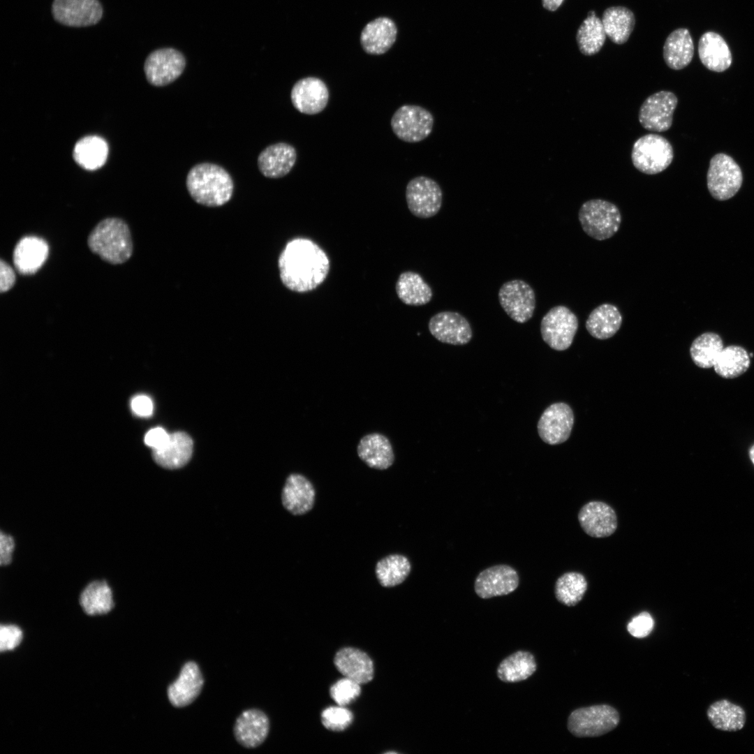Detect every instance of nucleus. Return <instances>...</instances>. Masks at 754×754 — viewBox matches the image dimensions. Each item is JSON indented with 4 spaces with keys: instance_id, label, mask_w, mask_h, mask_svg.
Listing matches in <instances>:
<instances>
[{
    "instance_id": "f704fd0d",
    "label": "nucleus",
    "mask_w": 754,
    "mask_h": 754,
    "mask_svg": "<svg viewBox=\"0 0 754 754\" xmlns=\"http://www.w3.org/2000/svg\"><path fill=\"white\" fill-rule=\"evenodd\" d=\"M602 22L607 36L613 43L622 45L634 29L635 17L633 11L625 6H611L603 11Z\"/></svg>"
},
{
    "instance_id": "58836bf2",
    "label": "nucleus",
    "mask_w": 754,
    "mask_h": 754,
    "mask_svg": "<svg viewBox=\"0 0 754 754\" xmlns=\"http://www.w3.org/2000/svg\"><path fill=\"white\" fill-rule=\"evenodd\" d=\"M606 36L602 20L596 15H587L577 31L576 41L582 54L592 56L601 50Z\"/></svg>"
},
{
    "instance_id": "9d476101",
    "label": "nucleus",
    "mask_w": 754,
    "mask_h": 754,
    "mask_svg": "<svg viewBox=\"0 0 754 754\" xmlns=\"http://www.w3.org/2000/svg\"><path fill=\"white\" fill-rule=\"evenodd\" d=\"M406 200L412 214L417 218L429 219L440 211L443 192L439 184L433 179L418 176L407 184Z\"/></svg>"
},
{
    "instance_id": "f03ea898",
    "label": "nucleus",
    "mask_w": 754,
    "mask_h": 754,
    "mask_svg": "<svg viewBox=\"0 0 754 754\" xmlns=\"http://www.w3.org/2000/svg\"><path fill=\"white\" fill-rule=\"evenodd\" d=\"M186 184L193 200L207 207L225 205L231 199L234 190L233 181L228 171L211 163H201L191 168Z\"/></svg>"
},
{
    "instance_id": "a211bd4d",
    "label": "nucleus",
    "mask_w": 754,
    "mask_h": 754,
    "mask_svg": "<svg viewBox=\"0 0 754 754\" xmlns=\"http://www.w3.org/2000/svg\"><path fill=\"white\" fill-rule=\"evenodd\" d=\"M577 518L581 528L592 538L609 537L618 527V517L614 508L600 501L585 503L580 508Z\"/></svg>"
},
{
    "instance_id": "de8ad7c7",
    "label": "nucleus",
    "mask_w": 754,
    "mask_h": 754,
    "mask_svg": "<svg viewBox=\"0 0 754 754\" xmlns=\"http://www.w3.org/2000/svg\"><path fill=\"white\" fill-rule=\"evenodd\" d=\"M15 542L13 536L3 531L0 533V564L9 565L13 559Z\"/></svg>"
},
{
    "instance_id": "a18cd8bd",
    "label": "nucleus",
    "mask_w": 754,
    "mask_h": 754,
    "mask_svg": "<svg viewBox=\"0 0 754 754\" xmlns=\"http://www.w3.org/2000/svg\"><path fill=\"white\" fill-rule=\"evenodd\" d=\"M654 621L647 612H642L633 617L628 623V633L635 637L643 638L648 636L653 630Z\"/></svg>"
},
{
    "instance_id": "423d86ee",
    "label": "nucleus",
    "mask_w": 754,
    "mask_h": 754,
    "mask_svg": "<svg viewBox=\"0 0 754 754\" xmlns=\"http://www.w3.org/2000/svg\"><path fill=\"white\" fill-rule=\"evenodd\" d=\"M619 714L607 704L582 707L572 711L568 719L569 732L577 737H595L603 735L616 727Z\"/></svg>"
},
{
    "instance_id": "c9c22d12",
    "label": "nucleus",
    "mask_w": 754,
    "mask_h": 754,
    "mask_svg": "<svg viewBox=\"0 0 754 754\" xmlns=\"http://www.w3.org/2000/svg\"><path fill=\"white\" fill-rule=\"evenodd\" d=\"M537 669L534 656L529 651H517L504 658L497 668L498 678L506 683L519 682L530 677Z\"/></svg>"
},
{
    "instance_id": "cd10ccee",
    "label": "nucleus",
    "mask_w": 754,
    "mask_h": 754,
    "mask_svg": "<svg viewBox=\"0 0 754 754\" xmlns=\"http://www.w3.org/2000/svg\"><path fill=\"white\" fill-rule=\"evenodd\" d=\"M334 665L340 673L358 683L369 682L374 677V664L370 657L357 649H340L334 657Z\"/></svg>"
},
{
    "instance_id": "a878e982",
    "label": "nucleus",
    "mask_w": 754,
    "mask_h": 754,
    "mask_svg": "<svg viewBox=\"0 0 754 754\" xmlns=\"http://www.w3.org/2000/svg\"><path fill=\"white\" fill-rule=\"evenodd\" d=\"M193 443L188 434L176 431L169 435L164 445L152 450V457L160 466L176 469L186 465L193 453Z\"/></svg>"
},
{
    "instance_id": "6e6552de",
    "label": "nucleus",
    "mask_w": 754,
    "mask_h": 754,
    "mask_svg": "<svg viewBox=\"0 0 754 754\" xmlns=\"http://www.w3.org/2000/svg\"><path fill=\"white\" fill-rule=\"evenodd\" d=\"M434 119L426 108L416 105H404L393 114L390 125L401 140L415 143L426 139L431 133Z\"/></svg>"
},
{
    "instance_id": "f3484780",
    "label": "nucleus",
    "mask_w": 754,
    "mask_h": 754,
    "mask_svg": "<svg viewBox=\"0 0 754 754\" xmlns=\"http://www.w3.org/2000/svg\"><path fill=\"white\" fill-rule=\"evenodd\" d=\"M519 578L512 567L500 564L489 567L475 578L474 590L482 599L511 593L518 587Z\"/></svg>"
},
{
    "instance_id": "f8f14e48",
    "label": "nucleus",
    "mask_w": 754,
    "mask_h": 754,
    "mask_svg": "<svg viewBox=\"0 0 754 754\" xmlns=\"http://www.w3.org/2000/svg\"><path fill=\"white\" fill-rule=\"evenodd\" d=\"M677 103V97L670 91H660L650 95L639 110L638 119L641 126L650 131L669 130Z\"/></svg>"
},
{
    "instance_id": "09e8293b",
    "label": "nucleus",
    "mask_w": 754,
    "mask_h": 754,
    "mask_svg": "<svg viewBox=\"0 0 754 754\" xmlns=\"http://www.w3.org/2000/svg\"><path fill=\"white\" fill-rule=\"evenodd\" d=\"M16 282V275L11 266L3 259L0 260V293L10 290Z\"/></svg>"
},
{
    "instance_id": "e433bc0d",
    "label": "nucleus",
    "mask_w": 754,
    "mask_h": 754,
    "mask_svg": "<svg viewBox=\"0 0 754 754\" xmlns=\"http://www.w3.org/2000/svg\"><path fill=\"white\" fill-rule=\"evenodd\" d=\"M108 153V145L103 138L89 135L82 138L75 144L73 158L82 168L94 170L105 164Z\"/></svg>"
},
{
    "instance_id": "7ed1b4c3",
    "label": "nucleus",
    "mask_w": 754,
    "mask_h": 754,
    "mask_svg": "<svg viewBox=\"0 0 754 754\" xmlns=\"http://www.w3.org/2000/svg\"><path fill=\"white\" fill-rule=\"evenodd\" d=\"M87 245L93 253L112 265L126 263L133 251L130 228L125 221L117 217L99 221L89 232Z\"/></svg>"
},
{
    "instance_id": "603ef678",
    "label": "nucleus",
    "mask_w": 754,
    "mask_h": 754,
    "mask_svg": "<svg viewBox=\"0 0 754 754\" xmlns=\"http://www.w3.org/2000/svg\"><path fill=\"white\" fill-rule=\"evenodd\" d=\"M564 0H542V6L549 10L555 11L559 8Z\"/></svg>"
},
{
    "instance_id": "c756f323",
    "label": "nucleus",
    "mask_w": 754,
    "mask_h": 754,
    "mask_svg": "<svg viewBox=\"0 0 754 754\" xmlns=\"http://www.w3.org/2000/svg\"><path fill=\"white\" fill-rule=\"evenodd\" d=\"M693 54V41L687 29H677L667 37L663 55L669 68L673 70L684 68L691 62Z\"/></svg>"
},
{
    "instance_id": "7c9ffc66",
    "label": "nucleus",
    "mask_w": 754,
    "mask_h": 754,
    "mask_svg": "<svg viewBox=\"0 0 754 754\" xmlns=\"http://www.w3.org/2000/svg\"><path fill=\"white\" fill-rule=\"evenodd\" d=\"M707 716L714 728L725 732L741 730L746 721L744 709L726 699L717 700L710 704L707 710Z\"/></svg>"
},
{
    "instance_id": "49530a36",
    "label": "nucleus",
    "mask_w": 754,
    "mask_h": 754,
    "mask_svg": "<svg viewBox=\"0 0 754 754\" xmlns=\"http://www.w3.org/2000/svg\"><path fill=\"white\" fill-rule=\"evenodd\" d=\"M23 638L22 630L15 625H1L0 626V651H12L17 648Z\"/></svg>"
},
{
    "instance_id": "4be33fe9",
    "label": "nucleus",
    "mask_w": 754,
    "mask_h": 754,
    "mask_svg": "<svg viewBox=\"0 0 754 754\" xmlns=\"http://www.w3.org/2000/svg\"><path fill=\"white\" fill-rule=\"evenodd\" d=\"M269 730L267 714L258 709L244 711L236 719L233 732L236 741L246 748H255L266 739Z\"/></svg>"
},
{
    "instance_id": "864d4df0",
    "label": "nucleus",
    "mask_w": 754,
    "mask_h": 754,
    "mask_svg": "<svg viewBox=\"0 0 754 754\" xmlns=\"http://www.w3.org/2000/svg\"><path fill=\"white\" fill-rule=\"evenodd\" d=\"M749 457L754 465V445L749 450Z\"/></svg>"
},
{
    "instance_id": "8fccbe9b",
    "label": "nucleus",
    "mask_w": 754,
    "mask_h": 754,
    "mask_svg": "<svg viewBox=\"0 0 754 754\" xmlns=\"http://www.w3.org/2000/svg\"><path fill=\"white\" fill-rule=\"evenodd\" d=\"M169 435L161 427H156L150 429L145 436V443L147 445L156 450L161 448L168 440Z\"/></svg>"
},
{
    "instance_id": "4c0bfd02",
    "label": "nucleus",
    "mask_w": 754,
    "mask_h": 754,
    "mask_svg": "<svg viewBox=\"0 0 754 754\" xmlns=\"http://www.w3.org/2000/svg\"><path fill=\"white\" fill-rule=\"evenodd\" d=\"M411 571V563L404 555L393 554L380 559L375 573L382 586L393 587L403 583Z\"/></svg>"
},
{
    "instance_id": "ea45409f",
    "label": "nucleus",
    "mask_w": 754,
    "mask_h": 754,
    "mask_svg": "<svg viewBox=\"0 0 754 754\" xmlns=\"http://www.w3.org/2000/svg\"><path fill=\"white\" fill-rule=\"evenodd\" d=\"M588 582L583 574L576 571L567 572L556 581L554 594L561 604L573 607L577 605L586 592Z\"/></svg>"
},
{
    "instance_id": "0eeeda50",
    "label": "nucleus",
    "mask_w": 754,
    "mask_h": 754,
    "mask_svg": "<svg viewBox=\"0 0 754 754\" xmlns=\"http://www.w3.org/2000/svg\"><path fill=\"white\" fill-rule=\"evenodd\" d=\"M578 326L577 316L567 306L558 305L551 308L542 317L540 333L551 348L562 351L571 346Z\"/></svg>"
},
{
    "instance_id": "20e7f679",
    "label": "nucleus",
    "mask_w": 754,
    "mask_h": 754,
    "mask_svg": "<svg viewBox=\"0 0 754 754\" xmlns=\"http://www.w3.org/2000/svg\"><path fill=\"white\" fill-rule=\"evenodd\" d=\"M578 219L584 232L598 241L613 237L618 232L621 223V214L618 207L602 199L584 202L579 208Z\"/></svg>"
},
{
    "instance_id": "3c124183",
    "label": "nucleus",
    "mask_w": 754,
    "mask_h": 754,
    "mask_svg": "<svg viewBox=\"0 0 754 754\" xmlns=\"http://www.w3.org/2000/svg\"><path fill=\"white\" fill-rule=\"evenodd\" d=\"M133 412L140 417H149L153 411V404L151 399L145 395H138L131 401Z\"/></svg>"
},
{
    "instance_id": "aec40b11",
    "label": "nucleus",
    "mask_w": 754,
    "mask_h": 754,
    "mask_svg": "<svg viewBox=\"0 0 754 754\" xmlns=\"http://www.w3.org/2000/svg\"><path fill=\"white\" fill-rule=\"evenodd\" d=\"M204 678L198 665L194 661L185 663L177 679L167 689L170 704L182 708L193 703L201 693Z\"/></svg>"
},
{
    "instance_id": "72a5a7b5",
    "label": "nucleus",
    "mask_w": 754,
    "mask_h": 754,
    "mask_svg": "<svg viewBox=\"0 0 754 754\" xmlns=\"http://www.w3.org/2000/svg\"><path fill=\"white\" fill-rule=\"evenodd\" d=\"M79 603L87 615L106 614L114 605L112 589L105 580L92 581L80 593Z\"/></svg>"
},
{
    "instance_id": "473e14b6",
    "label": "nucleus",
    "mask_w": 754,
    "mask_h": 754,
    "mask_svg": "<svg viewBox=\"0 0 754 754\" xmlns=\"http://www.w3.org/2000/svg\"><path fill=\"white\" fill-rule=\"evenodd\" d=\"M399 299L405 304L422 306L433 297L432 289L420 274L412 271L400 274L395 286Z\"/></svg>"
},
{
    "instance_id": "ddd939ff",
    "label": "nucleus",
    "mask_w": 754,
    "mask_h": 754,
    "mask_svg": "<svg viewBox=\"0 0 754 754\" xmlns=\"http://www.w3.org/2000/svg\"><path fill=\"white\" fill-rule=\"evenodd\" d=\"M186 66L184 55L173 48L154 50L147 57L144 71L147 81L151 85L163 87L176 80Z\"/></svg>"
},
{
    "instance_id": "37998d69",
    "label": "nucleus",
    "mask_w": 754,
    "mask_h": 754,
    "mask_svg": "<svg viewBox=\"0 0 754 754\" xmlns=\"http://www.w3.org/2000/svg\"><path fill=\"white\" fill-rule=\"evenodd\" d=\"M352 712L345 706H332L325 709L321 714L323 725L332 731H342L352 723Z\"/></svg>"
},
{
    "instance_id": "393cba45",
    "label": "nucleus",
    "mask_w": 754,
    "mask_h": 754,
    "mask_svg": "<svg viewBox=\"0 0 754 754\" xmlns=\"http://www.w3.org/2000/svg\"><path fill=\"white\" fill-rule=\"evenodd\" d=\"M48 253L49 247L43 239L26 236L20 239L15 246L13 265L20 274H33L44 264Z\"/></svg>"
},
{
    "instance_id": "bb28decb",
    "label": "nucleus",
    "mask_w": 754,
    "mask_h": 754,
    "mask_svg": "<svg viewBox=\"0 0 754 754\" xmlns=\"http://www.w3.org/2000/svg\"><path fill=\"white\" fill-rule=\"evenodd\" d=\"M397 34V27L391 19L378 17L364 27L360 36L362 47L369 54H383L392 46Z\"/></svg>"
},
{
    "instance_id": "2f4dec72",
    "label": "nucleus",
    "mask_w": 754,
    "mask_h": 754,
    "mask_svg": "<svg viewBox=\"0 0 754 754\" xmlns=\"http://www.w3.org/2000/svg\"><path fill=\"white\" fill-rule=\"evenodd\" d=\"M622 320V315L615 305L604 303L590 313L586 321V328L593 337L607 339L619 331Z\"/></svg>"
},
{
    "instance_id": "4468645a",
    "label": "nucleus",
    "mask_w": 754,
    "mask_h": 754,
    "mask_svg": "<svg viewBox=\"0 0 754 754\" xmlns=\"http://www.w3.org/2000/svg\"><path fill=\"white\" fill-rule=\"evenodd\" d=\"M573 424L572 408L563 402L554 403L542 413L538 422V433L542 441L549 445L561 444L570 437Z\"/></svg>"
},
{
    "instance_id": "9b49d317",
    "label": "nucleus",
    "mask_w": 754,
    "mask_h": 754,
    "mask_svg": "<svg viewBox=\"0 0 754 754\" xmlns=\"http://www.w3.org/2000/svg\"><path fill=\"white\" fill-rule=\"evenodd\" d=\"M499 303L506 314L518 323H525L533 316L536 305L532 287L525 281L505 282L498 293Z\"/></svg>"
},
{
    "instance_id": "f257e3e1",
    "label": "nucleus",
    "mask_w": 754,
    "mask_h": 754,
    "mask_svg": "<svg viewBox=\"0 0 754 754\" xmlns=\"http://www.w3.org/2000/svg\"><path fill=\"white\" fill-rule=\"evenodd\" d=\"M280 279L288 290L303 293L315 290L327 278L330 263L325 251L304 237L290 240L278 260Z\"/></svg>"
},
{
    "instance_id": "6ab92c4d",
    "label": "nucleus",
    "mask_w": 754,
    "mask_h": 754,
    "mask_svg": "<svg viewBox=\"0 0 754 754\" xmlns=\"http://www.w3.org/2000/svg\"><path fill=\"white\" fill-rule=\"evenodd\" d=\"M330 94L326 84L320 78L306 77L297 81L290 91L291 102L300 112L313 115L327 106Z\"/></svg>"
},
{
    "instance_id": "39448f33",
    "label": "nucleus",
    "mask_w": 754,
    "mask_h": 754,
    "mask_svg": "<svg viewBox=\"0 0 754 754\" xmlns=\"http://www.w3.org/2000/svg\"><path fill=\"white\" fill-rule=\"evenodd\" d=\"M674 158L670 142L663 136L649 133L634 142L631 160L635 168L646 175H656L667 169Z\"/></svg>"
},
{
    "instance_id": "79ce46f5",
    "label": "nucleus",
    "mask_w": 754,
    "mask_h": 754,
    "mask_svg": "<svg viewBox=\"0 0 754 754\" xmlns=\"http://www.w3.org/2000/svg\"><path fill=\"white\" fill-rule=\"evenodd\" d=\"M750 356L739 346L723 348L714 366V371L724 378H734L745 373L750 367Z\"/></svg>"
},
{
    "instance_id": "1a4fd4ad",
    "label": "nucleus",
    "mask_w": 754,
    "mask_h": 754,
    "mask_svg": "<svg viewBox=\"0 0 754 754\" xmlns=\"http://www.w3.org/2000/svg\"><path fill=\"white\" fill-rule=\"evenodd\" d=\"M707 179L709 193L718 200L732 198L743 182L739 165L731 156L723 153L711 158Z\"/></svg>"
},
{
    "instance_id": "2eb2a0df",
    "label": "nucleus",
    "mask_w": 754,
    "mask_h": 754,
    "mask_svg": "<svg viewBox=\"0 0 754 754\" xmlns=\"http://www.w3.org/2000/svg\"><path fill=\"white\" fill-rule=\"evenodd\" d=\"M52 13L59 23L74 27L97 24L103 8L98 0H54Z\"/></svg>"
},
{
    "instance_id": "dca6fc26",
    "label": "nucleus",
    "mask_w": 754,
    "mask_h": 754,
    "mask_svg": "<svg viewBox=\"0 0 754 754\" xmlns=\"http://www.w3.org/2000/svg\"><path fill=\"white\" fill-rule=\"evenodd\" d=\"M428 328L431 334L443 343L462 346L473 337L471 324L456 311H444L434 314L429 319Z\"/></svg>"
},
{
    "instance_id": "b1692460",
    "label": "nucleus",
    "mask_w": 754,
    "mask_h": 754,
    "mask_svg": "<svg viewBox=\"0 0 754 754\" xmlns=\"http://www.w3.org/2000/svg\"><path fill=\"white\" fill-rule=\"evenodd\" d=\"M359 458L369 467L385 470L394 461V453L389 438L379 432L363 436L357 446Z\"/></svg>"
},
{
    "instance_id": "412c9836",
    "label": "nucleus",
    "mask_w": 754,
    "mask_h": 754,
    "mask_svg": "<svg viewBox=\"0 0 754 754\" xmlns=\"http://www.w3.org/2000/svg\"><path fill=\"white\" fill-rule=\"evenodd\" d=\"M316 489L312 482L300 473L290 474L281 492V502L286 510L293 515H302L312 510Z\"/></svg>"
},
{
    "instance_id": "c85d7f7f",
    "label": "nucleus",
    "mask_w": 754,
    "mask_h": 754,
    "mask_svg": "<svg viewBox=\"0 0 754 754\" xmlns=\"http://www.w3.org/2000/svg\"><path fill=\"white\" fill-rule=\"evenodd\" d=\"M698 54L702 64L709 70L723 72L732 62L730 50L725 39L718 33H704L698 43Z\"/></svg>"
},
{
    "instance_id": "c03bdc74",
    "label": "nucleus",
    "mask_w": 754,
    "mask_h": 754,
    "mask_svg": "<svg viewBox=\"0 0 754 754\" xmlns=\"http://www.w3.org/2000/svg\"><path fill=\"white\" fill-rule=\"evenodd\" d=\"M360 684L345 677L334 683L330 689V696L341 706L350 704L360 695Z\"/></svg>"
},
{
    "instance_id": "a19ab883",
    "label": "nucleus",
    "mask_w": 754,
    "mask_h": 754,
    "mask_svg": "<svg viewBox=\"0 0 754 754\" xmlns=\"http://www.w3.org/2000/svg\"><path fill=\"white\" fill-rule=\"evenodd\" d=\"M723 348L722 339L718 334L705 332L694 339L690 354L698 367L709 369L714 367Z\"/></svg>"
},
{
    "instance_id": "5701e85b",
    "label": "nucleus",
    "mask_w": 754,
    "mask_h": 754,
    "mask_svg": "<svg viewBox=\"0 0 754 754\" xmlns=\"http://www.w3.org/2000/svg\"><path fill=\"white\" fill-rule=\"evenodd\" d=\"M297 160L295 148L286 142L267 146L258 155V166L263 175L277 179L287 175Z\"/></svg>"
}]
</instances>
